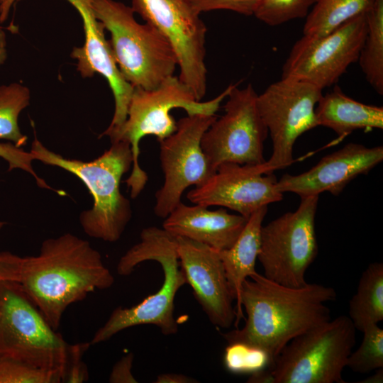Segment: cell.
<instances>
[{"instance_id":"obj_5","label":"cell","mask_w":383,"mask_h":383,"mask_svg":"<svg viewBox=\"0 0 383 383\" xmlns=\"http://www.w3.org/2000/svg\"><path fill=\"white\" fill-rule=\"evenodd\" d=\"M231 88V84L214 99L206 101L196 99L189 88L174 75L152 89H133L125 122L106 135L111 142L124 140L131 145L133 167L125 182L131 198L135 199L141 193L148 180L138 162L140 140L154 135L160 141L172 135L177 129V122L170 111L176 108L183 109L187 115H216Z\"/></svg>"},{"instance_id":"obj_8","label":"cell","mask_w":383,"mask_h":383,"mask_svg":"<svg viewBox=\"0 0 383 383\" xmlns=\"http://www.w3.org/2000/svg\"><path fill=\"white\" fill-rule=\"evenodd\" d=\"M68 348L18 282H0V357L63 374Z\"/></svg>"},{"instance_id":"obj_37","label":"cell","mask_w":383,"mask_h":383,"mask_svg":"<svg viewBox=\"0 0 383 383\" xmlns=\"http://www.w3.org/2000/svg\"><path fill=\"white\" fill-rule=\"evenodd\" d=\"M20 0H0V23L4 22L12 6Z\"/></svg>"},{"instance_id":"obj_13","label":"cell","mask_w":383,"mask_h":383,"mask_svg":"<svg viewBox=\"0 0 383 383\" xmlns=\"http://www.w3.org/2000/svg\"><path fill=\"white\" fill-rule=\"evenodd\" d=\"M366 33V13H362L326 35H304L292 48L282 78L306 82L322 90L332 86L358 61Z\"/></svg>"},{"instance_id":"obj_18","label":"cell","mask_w":383,"mask_h":383,"mask_svg":"<svg viewBox=\"0 0 383 383\" xmlns=\"http://www.w3.org/2000/svg\"><path fill=\"white\" fill-rule=\"evenodd\" d=\"M383 160V147L367 148L348 143L323 157L316 165L296 175L285 174L277 180L282 192H292L301 198L328 192L338 195L345 186L360 174H367Z\"/></svg>"},{"instance_id":"obj_12","label":"cell","mask_w":383,"mask_h":383,"mask_svg":"<svg viewBox=\"0 0 383 383\" xmlns=\"http://www.w3.org/2000/svg\"><path fill=\"white\" fill-rule=\"evenodd\" d=\"M133 11L155 28L172 46L179 79L198 101L206 91V27L188 0H131Z\"/></svg>"},{"instance_id":"obj_27","label":"cell","mask_w":383,"mask_h":383,"mask_svg":"<svg viewBox=\"0 0 383 383\" xmlns=\"http://www.w3.org/2000/svg\"><path fill=\"white\" fill-rule=\"evenodd\" d=\"M223 361L226 368L235 374H250L271 369L270 358L264 350L240 342L228 343Z\"/></svg>"},{"instance_id":"obj_9","label":"cell","mask_w":383,"mask_h":383,"mask_svg":"<svg viewBox=\"0 0 383 383\" xmlns=\"http://www.w3.org/2000/svg\"><path fill=\"white\" fill-rule=\"evenodd\" d=\"M318 201V196L301 198L295 211L262 226L257 260L266 278L291 287L307 283L305 274L318 251L315 231Z\"/></svg>"},{"instance_id":"obj_26","label":"cell","mask_w":383,"mask_h":383,"mask_svg":"<svg viewBox=\"0 0 383 383\" xmlns=\"http://www.w3.org/2000/svg\"><path fill=\"white\" fill-rule=\"evenodd\" d=\"M362 332V343L350 353L346 366L355 372L365 374L383 368V330L378 324H372Z\"/></svg>"},{"instance_id":"obj_35","label":"cell","mask_w":383,"mask_h":383,"mask_svg":"<svg viewBox=\"0 0 383 383\" xmlns=\"http://www.w3.org/2000/svg\"><path fill=\"white\" fill-rule=\"evenodd\" d=\"M197 381L187 375L177 373H164L157 377L155 383H193Z\"/></svg>"},{"instance_id":"obj_21","label":"cell","mask_w":383,"mask_h":383,"mask_svg":"<svg viewBox=\"0 0 383 383\" xmlns=\"http://www.w3.org/2000/svg\"><path fill=\"white\" fill-rule=\"evenodd\" d=\"M267 212V206L254 211L235 243L227 250H218L231 294L236 301L235 326L244 318L240 303V289L243 282L256 272L255 262L260 248V231Z\"/></svg>"},{"instance_id":"obj_16","label":"cell","mask_w":383,"mask_h":383,"mask_svg":"<svg viewBox=\"0 0 383 383\" xmlns=\"http://www.w3.org/2000/svg\"><path fill=\"white\" fill-rule=\"evenodd\" d=\"M177 239L179 265L196 301L213 325L229 328L236 313L218 250L187 238Z\"/></svg>"},{"instance_id":"obj_23","label":"cell","mask_w":383,"mask_h":383,"mask_svg":"<svg viewBox=\"0 0 383 383\" xmlns=\"http://www.w3.org/2000/svg\"><path fill=\"white\" fill-rule=\"evenodd\" d=\"M366 21L367 33L358 61L367 82L383 95V0H374Z\"/></svg>"},{"instance_id":"obj_24","label":"cell","mask_w":383,"mask_h":383,"mask_svg":"<svg viewBox=\"0 0 383 383\" xmlns=\"http://www.w3.org/2000/svg\"><path fill=\"white\" fill-rule=\"evenodd\" d=\"M374 0H318L306 16L303 34L322 36L367 12Z\"/></svg>"},{"instance_id":"obj_19","label":"cell","mask_w":383,"mask_h":383,"mask_svg":"<svg viewBox=\"0 0 383 383\" xmlns=\"http://www.w3.org/2000/svg\"><path fill=\"white\" fill-rule=\"evenodd\" d=\"M182 201L165 218L162 228L177 237L206 244L216 250L230 248L243 230L248 219L229 213L223 207L209 210Z\"/></svg>"},{"instance_id":"obj_22","label":"cell","mask_w":383,"mask_h":383,"mask_svg":"<svg viewBox=\"0 0 383 383\" xmlns=\"http://www.w3.org/2000/svg\"><path fill=\"white\" fill-rule=\"evenodd\" d=\"M349 318L356 330L383 320V264H370L362 272L356 293L349 302Z\"/></svg>"},{"instance_id":"obj_3","label":"cell","mask_w":383,"mask_h":383,"mask_svg":"<svg viewBox=\"0 0 383 383\" xmlns=\"http://www.w3.org/2000/svg\"><path fill=\"white\" fill-rule=\"evenodd\" d=\"M30 152L34 160L64 169L86 185L94 199L92 208L79 216L87 235L111 243L121 237L132 216L130 201L120 191L121 177L133 165L127 141L111 142L108 150L89 162L64 157L48 150L36 138Z\"/></svg>"},{"instance_id":"obj_31","label":"cell","mask_w":383,"mask_h":383,"mask_svg":"<svg viewBox=\"0 0 383 383\" xmlns=\"http://www.w3.org/2000/svg\"><path fill=\"white\" fill-rule=\"evenodd\" d=\"M0 157L9 163V170L21 169L26 171L33 176L38 186L52 189L34 171L31 163L34 159L30 152L23 150L12 143H0ZM4 224V222L0 221V231Z\"/></svg>"},{"instance_id":"obj_15","label":"cell","mask_w":383,"mask_h":383,"mask_svg":"<svg viewBox=\"0 0 383 383\" xmlns=\"http://www.w3.org/2000/svg\"><path fill=\"white\" fill-rule=\"evenodd\" d=\"M265 162L222 163L204 184L190 190L187 197L194 204L230 209L248 218L258 209L283 198L274 173H266Z\"/></svg>"},{"instance_id":"obj_33","label":"cell","mask_w":383,"mask_h":383,"mask_svg":"<svg viewBox=\"0 0 383 383\" xmlns=\"http://www.w3.org/2000/svg\"><path fill=\"white\" fill-rule=\"evenodd\" d=\"M23 257L9 252H0V282H18Z\"/></svg>"},{"instance_id":"obj_10","label":"cell","mask_w":383,"mask_h":383,"mask_svg":"<svg viewBox=\"0 0 383 383\" xmlns=\"http://www.w3.org/2000/svg\"><path fill=\"white\" fill-rule=\"evenodd\" d=\"M322 91L306 82L281 78L257 94V109L272 143V155L265 162L267 174L291 165L297 138L318 126L315 109Z\"/></svg>"},{"instance_id":"obj_32","label":"cell","mask_w":383,"mask_h":383,"mask_svg":"<svg viewBox=\"0 0 383 383\" xmlns=\"http://www.w3.org/2000/svg\"><path fill=\"white\" fill-rule=\"evenodd\" d=\"M199 15L202 12L228 10L245 16L253 15L260 0H188Z\"/></svg>"},{"instance_id":"obj_7","label":"cell","mask_w":383,"mask_h":383,"mask_svg":"<svg viewBox=\"0 0 383 383\" xmlns=\"http://www.w3.org/2000/svg\"><path fill=\"white\" fill-rule=\"evenodd\" d=\"M356 331L349 316H339L295 337L274 360V383H345Z\"/></svg>"},{"instance_id":"obj_28","label":"cell","mask_w":383,"mask_h":383,"mask_svg":"<svg viewBox=\"0 0 383 383\" xmlns=\"http://www.w3.org/2000/svg\"><path fill=\"white\" fill-rule=\"evenodd\" d=\"M318 0H260L253 15L270 26L306 17Z\"/></svg>"},{"instance_id":"obj_38","label":"cell","mask_w":383,"mask_h":383,"mask_svg":"<svg viewBox=\"0 0 383 383\" xmlns=\"http://www.w3.org/2000/svg\"><path fill=\"white\" fill-rule=\"evenodd\" d=\"M6 34L0 27V65H1L6 58Z\"/></svg>"},{"instance_id":"obj_4","label":"cell","mask_w":383,"mask_h":383,"mask_svg":"<svg viewBox=\"0 0 383 383\" xmlns=\"http://www.w3.org/2000/svg\"><path fill=\"white\" fill-rule=\"evenodd\" d=\"M148 260L157 262L162 269L164 280L160 288L137 305L116 308L94 333L91 345L105 342L118 333L138 325H154L165 335L177 333L174 299L179 289L187 284L179 262L177 236L155 226L144 228L140 242L120 258L117 273L129 275L139 264Z\"/></svg>"},{"instance_id":"obj_6","label":"cell","mask_w":383,"mask_h":383,"mask_svg":"<svg viewBox=\"0 0 383 383\" xmlns=\"http://www.w3.org/2000/svg\"><path fill=\"white\" fill-rule=\"evenodd\" d=\"M97 19L107 30L113 57L134 88L152 89L174 75L175 53L152 26L138 23L131 6L114 0H90Z\"/></svg>"},{"instance_id":"obj_36","label":"cell","mask_w":383,"mask_h":383,"mask_svg":"<svg viewBox=\"0 0 383 383\" xmlns=\"http://www.w3.org/2000/svg\"><path fill=\"white\" fill-rule=\"evenodd\" d=\"M248 383H274L272 370L266 368L250 374L247 380Z\"/></svg>"},{"instance_id":"obj_34","label":"cell","mask_w":383,"mask_h":383,"mask_svg":"<svg viewBox=\"0 0 383 383\" xmlns=\"http://www.w3.org/2000/svg\"><path fill=\"white\" fill-rule=\"evenodd\" d=\"M133 354L129 353L122 357L113 366L110 373L109 381L111 383H136L131 369Z\"/></svg>"},{"instance_id":"obj_20","label":"cell","mask_w":383,"mask_h":383,"mask_svg":"<svg viewBox=\"0 0 383 383\" xmlns=\"http://www.w3.org/2000/svg\"><path fill=\"white\" fill-rule=\"evenodd\" d=\"M315 113L318 126L333 130L340 138L359 129L383 128V107L362 104L345 94L338 86L322 95Z\"/></svg>"},{"instance_id":"obj_25","label":"cell","mask_w":383,"mask_h":383,"mask_svg":"<svg viewBox=\"0 0 383 383\" xmlns=\"http://www.w3.org/2000/svg\"><path fill=\"white\" fill-rule=\"evenodd\" d=\"M30 94L28 87L13 82L0 86V140L11 141L21 148L27 143L18 124L20 113L29 104Z\"/></svg>"},{"instance_id":"obj_30","label":"cell","mask_w":383,"mask_h":383,"mask_svg":"<svg viewBox=\"0 0 383 383\" xmlns=\"http://www.w3.org/2000/svg\"><path fill=\"white\" fill-rule=\"evenodd\" d=\"M90 343L69 345L62 382L82 383L88 381L89 371L83 360Z\"/></svg>"},{"instance_id":"obj_39","label":"cell","mask_w":383,"mask_h":383,"mask_svg":"<svg viewBox=\"0 0 383 383\" xmlns=\"http://www.w3.org/2000/svg\"><path fill=\"white\" fill-rule=\"evenodd\" d=\"M383 382V368L376 370L374 374H372L362 381L358 382L362 383H382Z\"/></svg>"},{"instance_id":"obj_17","label":"cell","mask_w":383,"mask_h":383,"mask_svg":"<svg viewBox=\"0 0 383 383\" xmlns=\"http://www.w3.org/2000/svg\"><path fill=\"white\" fill-rule=\"evenodd\" d=\"M82 17L84 43L74 48L70 56L77 60V70L84 78L96 73L102 75L109 84L114 101V113L110 125L101 136L118 128L127 118L128 108L134 87L123 77L113 57L105 28L97 19L90 0H67Z\"/></svg>"},{"instance_id":"obj_2","label":"cell","mask_w":383,"mask_h":383,"mask_svg":"<svg viewBox=\"0 0 383 383\" xmlns=\"http://www.w3.org/2000/svg\"><path fill=\"white\" fill-rule=\"evenodd\" d=\"M18 284L55 330L68 306L114 277L89 241L72 233L45 240L38 255L23 257Z\"/></svg>"},{"instance_id":"obj_29","label":"cell","mask_w":383,"mask_h":383,"mask_svg":"<svg viewBox=\"0 0 383 383\" xmlns=\"http://www.w3.org/2000/svg\"><path fill=\"white\" fill-rule=\"evenodd\" d=\"M60 371L38 367L13 358L0 357V383H60Z\"/></svg>"},{"instance_id":"obj_1","label":"cell","mask_w":383,"mask_h":383,"mask_svg":"<svg viewBox=\"0 0 383 383\" xmlns=\"http://www.w3.org/2000/svg\"><path fill=\"white\" fill-rule=\"evenodd\" d=\"M336 297L331 287L306 283L291 287L256 272L240 289V303L247 314L244 326L221 335L228 343L240 342L264 350L272 370L277 356L291 340L331 319L326 303Z\"/></svg>"},{"instance_id":"obj_11","label":"cell","mask_w":383,"mask_h":383,"mask_svg":"<svg viewBox=\"0 0 383 383\" xmlns=\"http://www.w3.org/2000/svg\"><path fill=\"white\" fill-rule=\"evenodd\" d=\"M238 85L231 84L224 113L201 140V149L216 171L224 162L260 165L266 161L264 142L269 133L257 109V94L251 84L243 89Z\"/></svg>"},{"instance_id":"obj_14","label":"cell","mask_w":383,"mask_h":383,"mask_svg":"<svg viewBox=\"0 0 383 383\" xmlns=\"http://www.w3.org/2000/svg\"><path fill=\"white\" fill-rule=\"evenodd\" d=\"M216 115H187L177 122L176 131L160 143L164 183L155 193L154 212L166 218L181 202L184 190L204 184L216 170L204 155L201 140Z\"/></svg>"}]
</instances>
